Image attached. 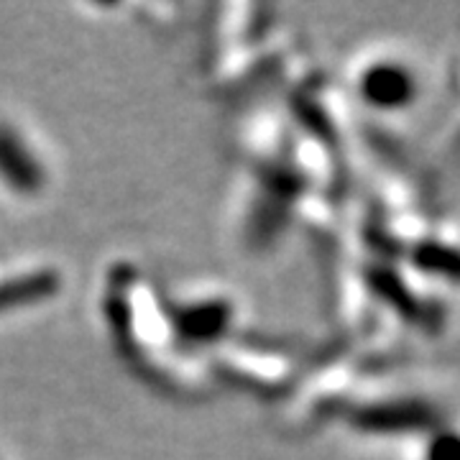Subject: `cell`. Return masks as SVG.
<instances>
[{"mask_svg": "<svg viewBox=\"0 0 460 460\" xmlns=\"http://www.w3.org/2000/svg\"><path fill=\"white\" fill-rule=\"evenodd\" d=\"M407 87H410L407 77L402 72H392V69H378L368 83L371 95L384 105H396V100H404Z\"/></svg>", "mask_w": 460, "mask_h": 460, "instance_id": "1", "label": "cell"}]
</instances>
